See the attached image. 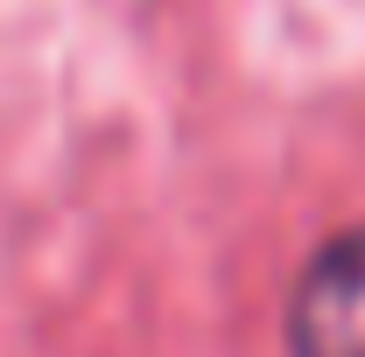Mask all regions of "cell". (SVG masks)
I'll use <instances>...</instances> for the list:
<instances>
[{"mask_svg":"<svg viewBox=\"0 0 365 357\" xmlns=\"http://www.w3.org/2000/svg\"><path fill=\"white\" fill-rule=\"evenodd\" d=\"M288 357H365V224L323 238L295 273Z\"/></svg>","mask_w":365,"mask_h":357,"instance_id":"cell-1","label":"cell"}]
</instances>
